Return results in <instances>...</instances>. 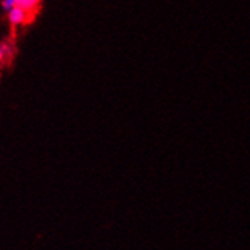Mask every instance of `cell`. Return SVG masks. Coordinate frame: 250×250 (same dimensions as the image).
Here are the masks:
<instances>
[{
  "instance_id": "obj_1",
  "label": "cell",
  "mask_w": 250,
  "mask_h": 250,
  "mask_svg": "<svg viewBox=\"0 0 250 250\" xmlns=\"http://www.w3.org/2000/svg\"><path fill=\"white\" fill-rule=\"evenodd\" d=\"M6 16H8V21L12 26H21V24H26V23H29L32 20V17L29 16L24 9L19 8V6L12 8L9 12H6Z\"/></svg>"
},
{
  "instance_id": "obj_4",
  "label": "cell",
  "mask_w": 250,
  "mask_h": 250,
  "mask_svg": "<svg viewBox=\"0 0 250 250\" xmlns=\"http://www.w3.org/2000/svg\"><path fill=\"white\" fill-rule=\"evenodd\" d=\"M0 6H2V9L5 12H9L12 8L17 6V2L16 0H0Z\"/></svg>"
},
{
  "instance_id": "obj_3",
  "label": "cell",
  "mask_w": 250,
  "mask_h": 250,
  "mask_svg": "<svg viewBox=\"0 0 250 250\" xmlns=\"http://www.w3.org/2000/svg\"><path fill=\"white\" fill-rule=\"evenodd\" d=\"M11 55H12L11 44H8V42H2V44H0V62L6 61Z\"/></svg>"
},
{
  "instance_id": "obj_2",
  "label": "cell",
  "mask_w": 250,
  "mask_h": 250,
  "mask_svg": "<svg viewBox=\"0 0 250 250\" xmlns=\"http://www.w3.org/2000/svg\"><path fill=\"white\" fill-rule=\"evenodd\" d=\"M17 2V6L24 9L29 16L34 19V16L38 12V8L41 5V0H16Z\"/></svg>"
}]
</instances>
